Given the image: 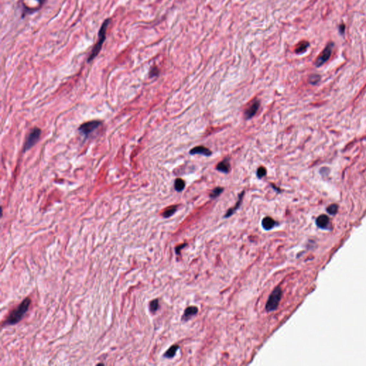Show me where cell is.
<instances>
[{
	"label": "cell",
	"instance_id": "obj_1",
	"mask_svg": "<svg viewBox=\"0 0 366 366\" xmlns=\"http://www.w3.org/2000/svg\"><path fill=\"white\" fill-rule=\"evenodd\" d=\"M31 305V299L27 297L18 305L17 308L9 313L7 319L4 321V325H13L20 323L25 315L28 311Z\"/></svg>",
	"mask_w": 366,
	"mask_h": 366
},
{
	"label": "cell",
	"instance_id": "obj_2",
	"mask_svg": "<svg viewBox=\"0 0 366 366\" xmlns=\"http://www.w3.org/2000/svg\"><path fill=\"white\" fill-rule=\"evenodd\" d=\"M110 22H111V20L110 19H107L106 20L104 21L102 24L100 29H99V33H98V40H97V43L95 44V45L93 47V50L91 52V54L89 55V57H88V62H90L91 61H93V60L95 58L97 55L99 54V52H100L102 45H103V44L105 41V39H106V32H107V27L108 26L110 25Z\"/></svg>",
	"mask_w": 366,
	"mask_h": 366
},
{
	"label": "cell",
	"instance_id": "obj_3",
	"mask_svg": "<svg viewBox=\"0 0 366 366\" xmlns=\"http://www.w3.org/2000/svg\"><path fill=\"white\" fill-rule=\"evenodd\" d=\"M283 291L280 287H277L271 293L265 305V310L267 312H272L277 310L279 303L281 301Z\"/></svg>",
	"mask_w": 366,
	"mask_h": 366
},
{
	"label": "cell",
	"instance_id": "obj_4",
	"mask_svg": "<svg viewBox=\"0 0 366 366\" xmlns=\"http://www.w3.org/2000/svg\"><path fill=\"white\" fill-rule=\"evenodd\" d=\"M40 134L41 130L39 128H34L30 132V133L29 134L27 137V140L25 142V145H24V152H26L28 149H30L37 143L39 138H40Z\"/></svg>",
	"mask_w": 366,
	"mask_h": 366
},
{
	"label": "cell",
	"instance_id": "obj_5",
	"mask_svg": "<svg viewBox=\"0 0 366 366\" xmlns=\"http://www.w3.org/2000/svg\"><path fill=\"white\" fill-rule=\"evenodd\" d=\"M333 47H334V44L333 42L328 44V45L325 47V48L323 49V52H321V54H320V56L318 57L317 60H316V62H315L316 67H320V66H322L323 65L325 64V63L327 62L329 59H330L331 54H332V51H333Z\"/></svg>",
	"mask_w": 366,
	"mask_h": 366
},
{
	"label": "cell",
	"instance_id": "obj_6",
	"mask_svg": "<svg viewBox=\"0 0 366 366\" xmlns=\"http://www.w3.org/2000/svg\"><path fill=\"white\" fill-rule=\"evenodd\" d=\"M101 124H102L101 122L97 120L85 122L80 126V128H79V131H80L83 135L87 137L88 135H90L93 131L98 128L99 126L101 125Z\"/></svg>",
	"mask_w": 366,
	"mask_h": 366
},
{
	"label": "cell",
	"instance_id": "obj_7",
	"mask_svg": "<svg viewBox=\"0 0 366 366\" xmlns=\"http://www.w3.org/2000/svg\"><path fill=\"white\" fill-rule=\"evenodd\" d=\"M260 107V101L255 100L245 112V118L246 120H250L256 114Z\"/></svg>",
	"mask_w": 366,
	"mask_h": 366
},
{
	"label": "cell",
	"instance_id": "obj_8",
	"mask_svg": "<svg viewBox=\"0 0 366 366\" xmlns=\"http://www.w3.org/2000/svg\"><path fill=\"white\" fill-rule=\"evenodd\" d=\"M189 154L190 155H202L204 156L209 157L212 155V152L210 149H209L207 147L204 146H197L193 147V149H190L189 151Z\"/></svg>",
	"mask_w": 366,
	"mask_h": 366
},
{
	"label": "cell",
	"instance_id": "obj_9",
	"mask_svg": "<svg viewBox=\"0 0 366 366\" xmlns=\"http://www.w3.org/2000/svg\"><path fill=\"white\" fill-rule=\"evenodd\" d=\"M198 313V308L195 306H189L184 311L183 315L182 317V320L187 321L188 320L189 318L195 315L197 313Z\"/></svg>",
	"mask_w": 366,
	"mask_h": 366
},
{
	"label": "cell",
	"instance_id": "obj_10",
	"mask_svg": "<svg viewBox=\"0 0 366 366\" xmlns=\"http://www.w3.org/2000/svg\"><path fill=\"white\" fill-rule=\"evenodd\" d=\"M244 194H245V191L243 190L240 194H239L238 201L237 202L236 205L233 207H232V208L229 209L228 210V212H226V214L225 215V216H224V217H225V218L230 217V216L233 215L234 214V213H235L236 212V210H238L239 208V206H240V205H241L242 201H243V197H244Z\"/></svg>",
	"mask_w": 366,
	"mask_h": 366
},
{
	"label": "cell",
	"instance_id": "obj_11",
	"mask_svg": "<svg viewBox=\"0 0 366 366\" xmlns=\"http://www.w3.org/2000/svg\"><path fill=\"white\" fill-rule=\"evenodd\" d=\"M277 225L274 219L271 217H265L262 220V226L265 230H270Z\"/></svg>",
	"mask_w": 366,
	"mask_h": 366
},
{
	"label": "cell",
	"instance_id": "obj_12",
	"mask_svg": "<svg viewBox=\"0 0 366 366\" xmlns=\"http://www.w3.org/2000/svg\"><path fill=\"white\" fill-rule=\"evenodd\" d=\"M329 223H330V220L325 215H321L316 220V225H318V227L322 229L327 228Z\"/></svg>",
	"mask_w": 366,
	"mask_h": 366
},
{
	"label": "cell",
	"instance_id": "obj_13",
	"mask_svg": "<svg viewBox=\"0 0 366 366\" xmlns=\"http://www.w3.org/2000/svg\"><path fill=\"white\" fill-rule=\"evenodd\" d=\"M216 169L221 172L227 174L230 170V164L229 162V159H225L222 160V162L218 163V165L216 167Z\"/></svg>",
	"mask_w": 366,
	"mask_h": 366
},
{
	"label": "cell",
	"instance_id": "obj_14",
	"mask_svg": "<svg viewBox=\"0 0 366 366\" xmlns=\"http://www.w3.org/2000/svg\"><path fill=\"white\" fill-rule=\"evenodd\" d=\"M179 349V346L177 345H174V346H171L167 351L165 352L164 354V357L167 358H172L177 353V352Z\"/></svg>",
	"mask_w": 366,
	"mask_h": 366
},
{
	"label": "cell",
	"instance_id": "obj_15",
	"mask_svg": "<svg viewBox=\"0 0 366 366\" xmlns=\"http://www.w3.org/2000/svg\"><path fill=\"white\" fill-rule=\"evenodd\" d=\"M309 45H310V44H309L308 42H306V41L301 42H300L297 45L296 49V52L297 54L302 53V52H304L307 50V49L308 48Z\"/></svg>",
	"mask_w": 366,
	"mask_h": 366
},
{
	"label": "cell",
	"instance_id": "obj_16",
	"mask_svg": "<svg viewBox=\"0 0 366 366\" xmlns=\"http://www.w3.org/2000/svg\"><path fill=\"white\" fill-rule=\"evenodd\" d=\"M185 188V182L183 179L177 178L175 181V189L177 192H182Z\"/></svg>",
	"mask_w": 366,
	"mask_h": 366
},
{
	"label": "cell",
	"instance_id": "obj_17",
	"mask_svg": "<svg viewBox=\"0 0 366 366\" xmlns=\"http://www.w3.org/2000/svg\"><path fill=\"white\" fill-rule=\"evenodd\" d=\"M177 205H172L165 210V212L162 213V216L165 218L170 217L171 216L175 214V212L177 211Z\"/></svg>",
	"mask_w": 366,
	"mask_h": 366
},
{
	"label": "cell",
	"instance_id": "obj_18",
	"mask_svg": "<svg viewBox=\"0 0 366 366\" xmlns=\"http://www.w3.org/2000/svg\"><path fill=\"white\" fill-rule=\"evenodd\" d=\"M223 190H224V189L222 188H220V187H217V188H215V189H213L211 193H210V198H212V199L217 198V197H219L220 194L222 193Z\"/></svg>",
	"mask_w": 366,
	"mask_h": 366
},
{
	"label": "cell",
	"instance_id": "obj_19",
	"mask_svg": "<svg viewBox=\"0 0 366 366\" xmlns=\"http://www.w3.org/2000/svg\"><path fill=\"white\" fill-rule=\"evenodd\" d=\"M159 308V301L157 299L153 300L149 302V310L152 313H155Z\"/></svg>",
	"mask_w": 366,
	"mask_h": 366
},
{
	"label": "cell",
	"instance_id": "obj_20",
	"mask_svg": "<svg viewBox=\"0 0 366 366\" xmlns=\"http://www.w3.org/2000/svg\"><path fill=\"white\" fill-rule=\"evenodd\" d=\"M320 80V76L318 75H312L309 77V82L311 85H316Z\"/></svg>",
	"mask_w": 366,
	"mask_h": 366
},
{
	"label": "cell",
	"instance_id": "obj_21",
	"mask_svg": "<svg viewBox=\"0 0 366 366\" xmlns=\"http://www.w3.org/2000/svg\"><path fill=\"white\" fill-rule=\"evenodd\" d=\"M266 174H267V170L264 167H260L257 170V176L259 179L264 177Z\"/></svg>",
	"mask_w": 366,
	"mask_h": 366
},
{
	"label": "cell",
	"instance_id": "obj_22",
	"mask_svg": "<svg viewBox=\"0 0 366 366\" xmlns=\"http://www.w3.org/2000/svg\"><path fill=\"white\" fill-rule=\"evenodd\" d=\"M327 211L330 215H335L337 212H338V206L337 205L333 204L331 205L327 208Z\"/></svg>",
	"mask_w": 366,
	"mask_h": 366
},
{
	"label": "cell",
	"instance_id": "obj_23",
	"mask_svg": "<svg viewBox=\"0 0 366 366\" xmlns=\"http://www.w3.org/2000/svg\"><path fill=\"white\" fill-rule=\"evenodd\" d=\"M158 74H159V70L157 67H152L149 75H150V77H155V76L158 75Z\"/></svg>",
	"mask_w": 366,
	"mask_h": 366
},
{
	"label": "cell",
	"instance_id": "obj_24",
	"mask_svg": "<svg viewBox=\"0 0 366 366\" xmlns=\"http://www.w3.org/2000/svg\"><path fill=\"white\" fill-rule=\"evenodd\" d=\"M186 245H187V244H183V245H180V246L176 247L175 248L176 254H180V252L181 250L184 248V247H185Z\"/></svg>",
	"mask_w": 366,
	"mask_h": 366
},
{
	"label": "cell",
	"instance_id": "obj_25",
	"mask_svg": "<svg viewBox=\"0 0 366 366\" xmlns=\"http://www.w3.org/2000/svg\"><path fill=\"white\" fill-rule=\"evenodd\" d=\"M339 31H340V32H341V35H344V33H345V25H343V24H342V25H340V27H339Z\"/></svg>",
	"mask_w": 366,
	"mask_h": 366
},
{
	"label": "cell",
	"instance_id": "obj_26",
	"mask_svg": "<svg viewBox=\"0 0 366 366\" xmlns=\"http://www.w3.org/2000/svg\"><path fill=\"white\" fill-rule=\"evenodd\" d=\"M37 1L39 2V4H40V6H42V5L44 2H45L46 0H37Z\"/></svg>",
	"mask_w": 366,
	"mask_h": 366
}]
</instances>
